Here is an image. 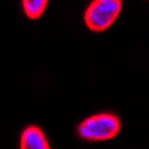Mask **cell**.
<instances>
[{
	"mask_svg": "<svg viewBox=\"0 0 149 149\" xmlns=\"http://www.w3.org/2000/svg\"><path fill=\"white\" fill-rule=\"evenodd\" d=\"M119 130L121 122L118 116L112 113H98L84 119L78 127V134L88 142H106L118 136Z\"/></svg>",
	"mask_w": 149,
	"mask_h": 149,
	"instance_id": "cell-1",
	"label": "cell"
},
{
	"mask_svg": "<svg viewBox=\"0 0 149 149\" xmlns=\"http://www.w3.org/2000/svg\"><path fill=\"white\" fill-rule=\"evenodd\" d=\"M122 3L119 0H95L85 10V24L93 31L107 30L119 17Z\"/></svg>",
	"mask_w": 149,
	"mask_h": 149,
	"instance_id": "cell-2",
	"label": "cell"
},
{
	"mask_svg": "<svg viewBox=\"0 0 149 149\" xmlns=\"http://www.w3.org/2000/svg\"><path fill=\"white\" fill-rule=\"evenodd\" d=\"M19 149H49V145L42 130L36 125H30L21 134Z\"/></svg>",
	"mask_w": 149,
	"mask_h": 149,
	"instance_id": "cell-3",
	"label": "cell"
},
{
	"mask_svg": "<svg viewBox=\"0 0 149 149\" xmlns=\"http://www.w3.org/2000/svg\"><path fill=\"white\" fill-rule=\"evenodd\" d=\"M21 5H22V9L26 12V15L30 19H37L45 12L48 2L46 0H24Z\"/></svg>",
	"mask_w": 149,
	"mask_h": 149,
	"instance_id": "cell-4",
	"label": "cell"
}]
</instances>
